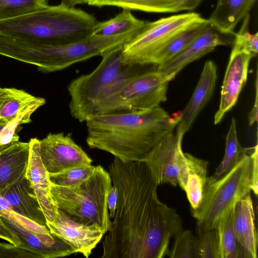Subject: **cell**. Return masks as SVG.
<instances>
[{
    "instance_id": "6da1fadb",
    "label": "cell",
    "mask_w": 258,
    "mask_h": 258,
    "mask_svg": "<svg viewBox=\"0 0 258 258\" xmlns=\"http://www.w3.org/2000/svg\"><path fill=\"white\" fill-rule=\"evenodd\" d=\"M117 191L113 220L102 241V258H162L171 239L183 230L175 209L159 199L146 162L114 158L108 166Z\"/></svg>"
},
{
    "instance_id": "7a4b0ae2",
    "label": "cell",
    "mask_w": 258,
    "mask_h": 258,
    "mask_svg": "<svg viewBox=\"0 0 258 258\" xmlns=\"http://www.w3.org/2000/svg\"><path fill=\"white\" fill-rule=\"evenodd\" d=\"M180 117L181 113L171 116L160 106L97 115L85 122L86 143L120 160L145 162L156 144L174 131Z\"/></svg>"
},
{
    "instance_id": "3957f363",
    "label": "cell",
    "mask_w": 258,
    "mask_h": 258,
    "mask_svg": "<svg viewBox=\"0 0 258 258\" xmlns=\"http://www.w3.org/2000/svg\"><path fill=\"white\" fill-rule=\"evenodd\" d=\"M96 18L82 9L60 3L19 16L0 18V35L32 39L53 45L91 36Z\"/></svg>"
},
{
    "instance_id": "277c9868",
    "label": "cell",
    "mask_w": 258,
    "mask_h": 258,
    "mask_svg": "<svg viewBox=\"0 0 258 258\" xmlns=\"http://www.w3.org/2000/svg\"><path fill=\"white\" fill-rule=\"evenodd\" d=\"M139 33L109 37L91 36L82 40L60 45L12 38L8 43L7 53L10 58L33 64L39 71L49 73L62 70L94 56H101L123 46Z\"/></svg>"
},
{
    "instance_id": "5b68a950",
    "label": "cell",
    "mask_w": 258,
    "mask_h": 258,
    "mask_svg": "<svg viewBox=\"0 0 258 258\" xmlns=\"http://www.w3.org/2000/svg\"><path fill=\"white\" fill-rule=\"evenodd\" d=\"M122 50V46L104 53L93 71L69 83V109L73 118L82 122L96 115L108 97L129 79L141 73V66L123 64Z\"/></svg>"
},
{
    "instance_id": "8992f818",
    "label": "cell",
    "mask_w": 258,
    "mask_h": 258,
    "mask_svg": "<svg viewBox=\"0 0 258 258\" xmlns=\"http://www.w3.org/2000/svg\"><path fill=\"white\" fill-rule=\"evenodd\" d=\"M112 186L109 172L100 165L83 181L69 186L51 183L56 206L74 220L100 227L105 234L111 224L107 200Z\"/></svg>"
},
{
    "instance_id": "52a82bcc",
    "label": "cell",
    "mask_w": 258,
    "mask_h": 258,
    "mask_svg": "<svg viewBox=\"0 0 258 258\" xmlns=\"http://www.w3.org/2000/svg\"><path fill=\"white\" fill-rule=\"evenodd\" d=\"M251 190L254 191L252 158L246 151L223 176L214 181L207 177L201 203L191 210L197 228L207 230L217 228L222 216Z\"/></svg>"
},
{
    "instance_id": "ba28073f",
    "label": "cell",
    "mask_w": 258,
    "mask_h": 258,
    "mask_svg": "<svg viewBox=\"0 0 258 258\" xmlns=\"http://www.w3.org/2000/svg\"><path fill=\"white\" fill-rule=\"evenodd\" d=\"M207 19L195 12H187L148 21L144 28L122 46L124 65L150 64L155 54L173 37Z\"/></svg>"
},
{
    "instance_id": "9c48e42d",
    "label": "cell",
    "mask_w": 258,
    "mask_h": 258,
    "mask_svg": "<svg viewBox=\"0 0 258 258\" xmlns=\"http://www.w3.org/2000/svg\"><path fill=\"white\" fill-rule=\"evenodd\" d=\"M170 80L158 71L140 73L108 97L97 115L151 109L167 100Z\"/></svg>"
},
{
    "instance_id": "30bf717a",
    "label": "cell",
    "mask_w": 258,
    "mask_h": 258,
    "mask_svg": "<svg viewBox=\"0 0 258 258\" xmlns=\"http://www.w3.org/2000/svg\"><path fill=\"white\" fill-rule=\"evenodd\" d=\"M42 162L48 174L62 172L82 165H90L92 159L69 135L50 133L39 139Z\"/></svg>"
},
{
    "instance_id": "8fae6325",
    "label": "cell",
    "mask_w": 258,
    "mask_h": 258,
    "mask_svg": "<svg viewBox=\"0 0 258 258\" xmlns=\"http://www.w3.org/2000/svg\"><path fill=\"white\" fill-rule=\"evenodd\" d=\"M50 233L74 251L88 257L104 235L102 228L95 224L79 222L56 207L52 222L47 223Z\"/></svg>"
},
{
    "instance_id": "7c38bea8",
    "label": "cell",
    "mask_w": 258,
    "mask_h": 258,
    "mask_svg": "<svg viewBox=\"0 0 258 258\" xmlns=\"http://www.w3.org/2000/svg\"><path fill=\"white\" fill-rule=\"evenodd\" d=\"M184 134L176 130L164 137L153 148L146 161L157 183L178 184L177 154Z\"/></svg>"
},
{
    "instance_id": "4fadbf2b",
    "label": "cell",
    "mask_w": 258,
    "mask_h": 258,
    "mask_svg": "<svg viewBox=\"0 0 258 258\" xmlns=\"http://www.w3.org/2000/svg\"><path fill=\"white\" fill-rule=\"evenodd\" d=\"M223 34H224L208 22L205 28L185 48L169 60L158 66L157 70L172 80L189 63L212 51L218 46L230 44V40L222 36Z\"/></svg>"
},
{
    "instance_id": "5bb4252c",
    "label": "cell",
    "mask_w": 258,
    "mask_h": 258,
    "mask_svg": "<svg viewBox=\"0 0 258 258\" xmlns=\"http://www.w3.org/2000/svg\"><path fill=\"white\" fill-rule=\"evenodd\" d=\"M252 57L232 47L221 87L219 107L214 116V124L219 123L226 112L236 104L247 81L248 69Z\"/></svg>"
},
{
    "instance_id": "9a60e30c",
    "label": "cell",
    "mask_w": 258,
    "mask_h": 258,
    "mask_svg": "<svg viewBox=\"0 0 258 258\" xmlns=\"http://www.w3.org/2000/svg\"><path fill=\"white\" fill-rule=\"evenodd\" d=\"M177 161L178 185L185 191L191 210H196L203 199L208 162L183 152L182 148L178 151Z\"/></svg>"
},
{
    "instance_id": "2e32d148",
    "label": "cell",
    "mask_w": 258,
    "mask_h": 258,
    "mask_svg": "<svg viewBox=\"0 0 258 258\" xmlns=\"http://www.w3.org/2000/svg\"><path fill=\"white\" fill-rule=\"evenodd\" d=\"M234 227L237 242V257L257 258V234L250 192L234 207Z\"/></svg>"
},
{
    "instance_id": "e0dca14e",
    "label": "cell",
    "mask_w": 258,
    "mask_h": 258,
    "mask_svg": "<svg viewBox=\"0 0 258 258\" xmlns=\"http://www.w3.org/2000/svg\"><path fill=\"white\" fill-rule=\"evenodd\" d=\"M30 150L26 176L34 189L47 223L54 218L56 206L50 195L51 182L39 151V139L32 138L29 141Z\"/></svg>"
},
{
    "instance_id": "ac0fdd59",
    "label": "cell",
    "mask_w": 258,
    "mask_h": 258,
    "mask_svg": "<svg viewBox=\"0 0 258 258\" xmlns=\"http://www.w3.org/2000/svg\"><path fill=\"white\" fill-rule=\"evenodd\" d=\"M2 218L18 237V248L29 251L41 258L62 257L75 253L69 245L51 233H35Z\"/></svg>"
},
{
    "instance_id": "d6986e66",
    "label": "cell",
    "mask_w": 258,
    "mask_h": 258,
    "mask_svg": "<svg viewBox=\"0 0 258 258\" xmlns=\"http://www.w3.org/2000/svg\"><path fill=\"white\" fill-rule=\"evenodd\" d=\"M217 80V68L211 60L206 61L200 79L186 106L181 112L176 130L186 133L202 109L211 98Z\"/></svg>"
},
{
    "instance_id": "ffe728a7",
    "label": "cell",
    "mask_w": 258,
    "mask_h": 258,
    "mask_svg": "<svg viewBox=\"0 0 258 258\" xmlns=\"http://www.w3.org/2000/svg\"><path fill=\"white\" fill-rule=\"evenodd\" d=\"M0 196L10 203L13 210L42 226H47V221L35 191L26 175L0 190Z\"/></svg>"
},
{
    "instance_id": "44dd1931",
    "label": "cell",
    "mask_w": 258,
    "mask_h": 258,
    "mask_svg": "<svg viewBox=\"0 0 258 258\" xmlns=\"http://www.w3.org/2000/svg\"><path fill=\"white\" fill-rule=\"evenodd\" d=\"M30 150L29 142L18 141L0 151V190L26 175Z\"/></svg>"
},
{
    "instance_id": "7402d4cb",
    "label": "cell",
    "mask_w": 258,
    "mask_h": 258,
    "mask_svg": "<svg viewBox=\"0 0 258 258\" xmlns=\"http://www.w3.org/2000/svg\"><path fill=\"white\" fill-rule=\"evenodd\" d=\"M256 0H218L208 20L217 30L233 34L236 25L248 15Z\"/></svg>"
},
{
    "instance_id": "603a6c76",
    "label": "cell",
    "mask_w": 258,
    "mask_h": 258,
    "mask_svg": "<svg viewBox=\"0 0 258 258\" xmlns=\"http://www.w3.org/2000/svg\"><path fill=\"white\" fill-rule=\"evenodd\" d=\"M148 21L137 18L130 10L123 11L108 20L97 22L91 36L109 37L115 35L139 33L145 26Z\"/></svg>"
},
{
    "instance_id": "cb8c5ba5",
    "label": "cell",
    "mask_w": 258,
    "mask_h": 258,
    "mask_svg": "<svg viewBox=\"0 0 258 258\" xmlns=\"http://www.w3.org/2000/svg\"><path fill=\"white\" fill-rule=\"evenodd\" d=\"M88 5L97 7L113 6L130 11L148 13L181 12L180 0H99L90 3Z\"/></svg>"
},
{
    "instance_id": "d4e9b609",
    "label": "cell",
    "mask_w": 258,
    "mask_h": 258,
    "mask_svg": "<svg viewBox=\"0 0 258 258\" xmlns=\"http://www.w3.org/2000/svg\"><path fill=\"white\" fill-rule=\"evenodd\" d=\"M208 22L207 19L177 34L155 54L150 64L159 66L171 59L192 41L205 28Z\"/></svg>"
},
{
    "instance_id": "484cf974",
    "label": "cell",
    "mask_w": 258,
    "mask_h": 258,
    "mask_svg": "<svg viewBox=\"0 0 258 258\" xmlns=\"http://www.w3.org/2000/svg\"><path fill=\"white\" fill-rule=\"evenodd\" d=\"M235 118L233 117L229 130L226 138V147L223 160L216 168L215 173L210 177V181L216 180L230 170L240 160L246 151L241 146L239 142L236 123Z\"/></svg>"
},
{
    "instance_id": "4316f807",
    "label": "cell",
    "mask_w": 258,
    "mask_h": 258,
    "mask_svg": "<svg viewBox=\"0 0 258 258\" xmlns=\"http://www.w3.org/2000/svg\"><path fill=\"white\" fill-rule=\"evenodd\" d=\"M234 207L228 211L220 219L218 231L221 258H237V242L234 227Z\"/></svg>"
},
{
    "instance_id": "83f0119b",
    "label": "cell",
    "mask_w": 258,
    "mask_h": 258,
    "mask_svg": "<svg viewBox=\"0 0 258 258\" xmlns=\"http://www.w3.org/2000/svg\"><path fill=\"white\" fill-rule=\"evenodd\" d=\"M45 102L44 98L36 97L31 103L21 110L16 117L8 123L0 133V145L7 146L18 141L19 137L17 131L19 126L31 122V114Z\"/></svg>"
},
{
    "instance_id": "f1b7e54d",
    "label": "cell",
    "mask_w": 258,
    "mask_h": 258,
    "mask_svg": "<svg viewBox=\"0 0 258 258\" xmlns=\"http://www.w3.org/2000/svg\"><path fill=\"white\" fill-rule=\"evenodd\" d=\"M36 97L25 90L12 88L11 95L1 107L0 119L10 123Z\"/></svg>"
},
{
    "instance_id": "f546056e",
    "label": "cell",
    "mask_w": 258,
    "mask_h": 258,
    "mask_svg": "<svg viewBox=\"0 0 258 258\" xmlns=\"http://www.w3.org/2000/svg\"><path fill=\"white\" fill-rule=\"evenodd\" d=\"M174 238V243L168 254L169 257L199 258L197 239L190 230H182Z\"/></svg>"
},
{
    "instance_id": "4dcf8cb0",
    "label": "cell",
    "mask_w": 258,
    "mask_h": 258,
    "mask_svg": "<svg viewBox=\"0 0 258 258\" xmlns=\"http://www.w3.org/2000/svg\"><path fill=\"white\" fill-rule=\"evenodd\" d=\"M95 166L90 165H82L71 168L62 172L48 174L51 184L63 186H71L79 183L91 175Z\"/></svg>"
},
{
    "instance_id": "1f68e13d",
    "label": "cell",
    "mask_w": 258,
    "mask_h": 258,
    "mask_svg": "<svg viewBox=\"0 0 258 258\" xmlns=\"http://www.w3.org/2000/svg\"><path fill=\"white\" fill-rule=\"evenodd\" d=\"M48 5V0H0V18H10Z\"/></svg>"
},
{
    "instance_id": "d6a6232c",
    "label": "cell",
    "mask_w": 258,
    "mask_h": 258,
    "mask_svg": "<svg viewBox=\"0 0 258 258\" xmlns=\"http://www.w3.org/2000/svg\"><path fill=\"white\" fill-rule=\"evenodd\" d=\"M199 258H221L220 240L217 228L210 230L197 229Z\"/></svg>"
},
{
    "instance_id": "836d02e7",
    "label": "cell",
    "mask_w": 258,
    "mask_h": 258,
    "mask_svg": "<svg viewBox=\"0 0 258 258\" xmlns=\"http://www.w3.org/2000/svg\"><path fill=\"white\" fill-rule=\"evenodd\" d=\"M249 14L243 19L239 31L234 33L233 48L245 52L253 57L258 52V33L251 34L249 32Z\"/></svg>"
},
{
    "instance_id": "e575fe53",
    "label": "cell",
    "mask_w": 258,
    "mask_h": 258,
    "mask_svg": "<svg viewBox=\"0 0 258 258\" xmlns=\"http://www.w3.org/2000/svg\"><path fill=\"white\" fill-rule=\"evenodd\" d=\"M38 258L34 253L9 243L0 242V258Z\"/></svg>"
},
{
    "instance_id": "d590c367",
    "label": "cell",
    "mask_w": 258,
    "mask_h": 258,
    "mask_svg": "<svg viewBox=\"0 0 258 258\" xmlns=\"http://www.w3.org/2000/svg\"><path fill=\"white\" fill-rule=\"evenodd\" d=\"M0 238H2L17 247L20 244V240L15 233L4 222L0 216Z\"/></svg>"
},
{
    "instance_id": "8d00e7d4",
    "label": "cell",
    "mask_w": 258,
    "mask_h": 258,
    "mask_svg": "<svg viewBox=\"0 0 258 258\" xmlns=\"http://www.w3.org/2000/svg\"><path fill=\"white\" fill-rule=\"evenodd\" d=\"M117 191L115 186L112 185L108 196L107 205L110 218H113L117 207Z\"/></svg>"
},
{
    "instance_id": "74e56055",
    "label": "cell",
    "mask_w": 258,
    "mask_h": 258,
    "mask_svg": "<svg viewBox=\"0 0 258 258\" xmlns=\"http://www.w3.org/2000/svg\"><path fill=\"white\" fill-rule=\"evenodd\" d=\"M255 97L254 105L248 115L249 124L251 126L257 121V74L255 79Z\"/></svg>"
},
{
    "instance_id": "f35d334b",
    "label": "cell",
    "mask_w": 258,
    "mask_h": 258,
    "mask_svg": "<svg viewBox=\"0 0 258 258\" xmlns=\"http://www.w3.org/2000/svg\"><path fill=\"white\" fill-rule=\"evenodd\" d=\"M203 0H180L181 11L195 10Z\"/></svg>"
},
{
    "instance_id": "ab89813d",
    "label": "cell",
    "mask_w": 258,
    "mask_h": 258,
    "mask_svg": "<svg viewBox=\"0 0 258 258\" xmlns=\"http://www.w3.org/2000/svg\"><path fill=\"white\" fill-rule=\"evenodd\" d=\"M99 0H61V4L70 7H75L78 5H88L89 3Z\"/></svg>"
},
{
    "instance_id": "60d3db41",
    "label": "cell",
    "mask_w": 258,
    "mask_h": 258,
    "mask_svg": "<svg viewBox=\"0 0 258 258\" xmlns=\"http://www.w3.org/2000/svg\"><path fill=\"white\" fill-rule=\"evenodd\" d=\"M12 91V88L0 87V108L3 103L11 95Z\"/></svg>"
},
{
    "instance_id": "b9f144b4",
    "label": "cell",
    "mask_w": 258,
    "mask_h": 258,
    "mask_svg": "<svg viewBox=\"0 0 258 258\" xmlns=\"http://www.w3.org/2000/svg\"><path fill=\"white\" fill-rule=\"evenodd\" d=\"M8 123L0 119V133Z\"/></svg>"
},
{
    "instance_id": "7bdbcfd3",
    "label": "cell",
    "mask_w": 258,
    "mask_h": 258,
    "mask_svg": "<svg viewBox=\"0 0 258 258\" xmlns=\"http://www.w3.org/2000/svg\"><path fill=\"white\" fill-rule=\"evenodd\" d=\"M11 145V144H10ZM9 146V145H7ZM7 146H1L0 145V151L5 147H7Z\"/></svg>"
}]
</instances>
